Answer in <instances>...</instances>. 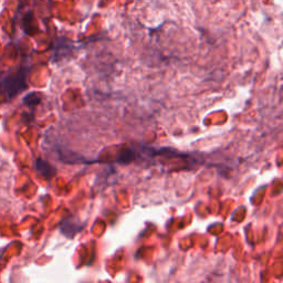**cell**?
<instances>
[{
    "instance_id": "2",
    "label": "cell",
    "mask_w": 283,
    "mask_h": 283,
    "mask_svg": "<svg viewBox=\"0 0 283 283\" xmlns=\"http://www.w3.org/2000/svg\"><path fill=\"white\" fill-rule=\"evenodd\" d=\"M35 167H36V170L39 174L42 175V176H45L48 179H50L53 176H56V174H57L56 168L53 167L52 165L49 164L48 162H46V160H43L41 158H38L36 160Z\"/></svg>"
},
{
    "instance_id": "1",
    "label": "cell",
    "mask_w": 283,
    "mask_h": 283,
    "mask_svg": "<svg viewBox=\"0 0 283 283\" xmlns=\"http://www.w3.org/2000/svg\"><path fill=\"white\" fill-rule=\"evenodd\" d=\"M27 70L21 69L14 74H10L4 77L0 82V87L3 92V94L9 99L14 97L20 93L27 87Z\"/></svg>"
},
{
    "instance_id": "3",
    "label": "cell",
    "mask_w": 283,
    "mask_h": 283,
    "mask_svg": "<svg viewBox=\"0 0 283 283\" xmlns=\"http://www.w3.org/2000/svg\"><path fill=\"white\" fill-rule=\"evenodd\" d=\"M40 101H41L40 95L33 92V93L28 94L26 97H24L23 104H26L28 106H36L40 103Z\"/></svg>"
}]
</instances>
